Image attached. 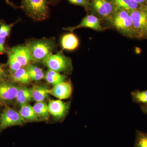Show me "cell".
Returning <instances> with one entry per match:
<instances>
[{"instance_id": "6da1fadb", "label": "cell", "mask_w": 147, "mask_h": 147, "mask_svg": "<svg viewBox=\"0 0 147 147\" xmlns=\"http://www.w3.org/2000/svg\"><path fill=\"white\" fill-rule=\"evenodd\" d=\"M26 45L30 50L32 61L36 63H43L56 48L55 39L52 38L31 40Z\"/></svg>"}, {"instance_id": "7a4b0ae2", "label": "cell", "mask_w": 147, "mask_h": 147, "mask_svg": "<svg viewBox=\"0 0 147 147\" xmlns=\"http://www.w3.org/2000/svg\"><path fill=\"white\" fill-rule=\"evenodd\" d=\"M48 4V0H22L20 8L32 19L42 21L49 17Z\"/></svg>"}, {"instance_id": "3957f363", "label": "cell", "mask_w": 147, "mask_h": 147, "mask_svg": "<svg viewBox=\"0 0 147 147\" xmlns=\"http://www.w3.org/2000/svg\"><path fill=\"white\" fill-rule=\"evenodd\" d=\"M109 21L114 28L122 34L136 38L131 17L127 11L117 9Z\"/></svg>"}, {"instance_id": "277c9868", "label": "cell", "mask_w": 147, "mask_h": 147, "mask_svg": "<svg viewBox=\"0 0 147 147\" xmlns=\"http://www.w3.org/2000/svg\"><path fill=\"white\" fill-rule=\"evenodd\" d=\"M136 38H147V5L129 11Z\"/></svg>"}, {"instance_id": "5b68a950", "label": "cell", "mask_w": 147, "mask_h": 147, "mask_svg": "<svg viewBox=\"0 0 147 147\" xmlns=\"http://www.w3.org/2000/svg\"><path fill=\"white\" fill-rule=\"evenodd\" d=\"M42 63L49 69L59 73H69L72 70L71 59L61 52L52 54Z\"/></svg>"}, {"instance_id": "8992f818", "label": "cell", "mask_w": 147, "mask_h": 147, "mask_svg": "<svg viewBox=\"0 0 147 147\" xmlns=\"http://www.w3.org/2000/svg\"><path fill=\"white\" fill-rule=\"evenodd\" d=\"M89 9L98 18L108 20L117 9L111 0H90Z\"/></svg>"}, {"instance_id": "52a82bcc", "label": "cell", "mask_w": 147, "mask_h": 147, "mask_svg": "<svg viewBox=\"0 0 147 147\" xmlns=\"http://www.w3.org/2000/svg\"><path fill=\"white\" fill-rule=\"evenodd\" d=\"M25 122L19 112L11 107H7L0 117V130L9 127L22 125Z\"/></svg>"}, {"instance_id": "ba28073f", "label": "cell", "mask_w": 147, "mask_h": 147, "mask_svg": "<svg viewBox=\"0 0 147 147\" xmlns=\"http://www.w3.org/2000/svg\"><path fill=\"white\" fill-rule=\"evenodd\" d=\"M8 57L21 64L23 67H26L32 61L30 50L26 45L12 47L9 52Z\"/></svg>"}, {"instance_id": "9c48e42d", "label": "cell", "mask_w": 147, "mask_h": 147, "mask_svg": "<svg viewBox=\"0 0 147 147\" xmlns=\"http://www.w3.org/2000/svg\"><path fill=\"white\" fill-rule=\"evenodd\" d=\"M19 87L6 80L0 82V101L8 103L15 100Z\"/></svg>"}, {"instance_id": "30bf717a", "label": "cell", "mask_w": 147, "mask_h": 147, "mask_svg": "<svg viewBox=\"0 0 147 147\" xmlns=\"http://www.w3.org/2000/svg\"><path fill=\"white\" fill-rule=\"evenodd\" d=\"M81 28H89L94 30L100 31L104 30L102 27L100 19L94 14H88L82 19L80 24L75 26L66 28L64 30L72 32Z\"/></svg>"}, {"instance_id": "8fae6325", "label": "cell", "mask_w": 147, "mask_h": 147, "mask_svg": "<svg viewBox=\"0 0 147 147\" xmlns=\"http://www.w3.org/2000/svg\"><path fill=\"white\" fill-rule=\"evenodd\" d=\"M72 88L69 82H63L54 86L48 90L49 94L59 98L60 100L65 99L70 97L72 93Z\"/></svg>"}, {"instance_id": "7c38bea8", "label": "cell", "mask_w": 147, "mask_h": 147, "mask_svg": "<svg viewBox=\"0 0 147 147\" xmlns=\"http://www.w3.org/2000/svg\"><path fill=\"white\" fill-rule=\"evenodd\" d=\"M47 105L50 114L58 119L63 118L69 108L68 104L60 99L51 100Z\"/></svg>"}, {"instance_id": "4fadbf2b", "label": "cell", "mask_w": 147, "mask_h": 147, "mask_svg": "<svg viewBox=\"0 0 147 147\" xmlns=\"http://www.w3.org/2000/svg\"><path fill=\"white\" fill-rule=\"evenodd\" d=\"M61 45L63 50L73 51L79 46V39L72 32L66 34L62 36L61 39Z\"/></svg>"}, {"instance_id": "5bb4252c", "label": "cell", "mask_w": 147, "mask_h": 147, "mask_svg": "<svg viewBox=\"0 0 147 147\" xmlns=\"http://www.w3.org/2000/svg\"><path fill=\"white\" fill-rule=\"evenodd\" d=\"M19 112L25 121L36 122L42 120L36 113L33 106L29 104L21 105Z\"/></svg>"}, {"instance_id": "9a60e30c", "label": "cell", "mask_w": 147, "mask_h": 147, "mask_svg": "<svg viewBox=\"0 0 147 147\" xmlns=\"http://www.w3.org/2000/svg\"><path fill=\"white\" fill-rule=\"evenodd\" d=\"M32 99V89L26 87L19 86L15 99L17 103L21 106L28 104Z\"/></svg>"}, {"instance_id": "2e32d148", "label": "cell", "mask_w": 147, "mask_h": 147, "mask_svg": "<svg viewBox=\"0 0 147 147\" xmlns=\"http://www.w3.org/2000/svg\"><path fill=\"white\" fill-rule=\"evenodd\" d=\"M13 81L22 84H28L31 81L27 67H22L11 73Z\"/></svg>"}, {"instance_id": "e0dca14e", "label": "cell", "mask_w": 147, "mask_h": 147, "mask_svg": "<svg viewBox=\"0 0 147 147\" xmlns=\"http://www.w3.org/2000/svg\"><path fill=\"white\" fill-rule=\"evenodd\" d=\"M117 9L131 11L139 8V5L133 0H111Z\"/></svg>"}, {"instance_id": "ac0fdd59", "label": "cell", "mask_w": 147, "mask_h": 147, "mask_svg": "<svg viewBox=\"0 0 147 147\" xmlns=\"http://www.w3.org/2000/svg\"><path fill=\"white\" fill-rule=\"evenodd\" d=\"M65 76L59 72L48 69L45 74L44 79L53 86L65 82Z\"/></svg>"}, {"instance_id": "d6986e66", "label": "cell", "mask_w": 147, "mask_h": 147, "mask_svg": "<svg viewBox=\"0 0 147 147\" xmlns=\"http://www.w3.org/2000/svg\"><path fill=\"white\" fill-rule=\"evenodd\" d=\"M32 99L36 102H43L49 94L48 89L41 86H35L32 88Z\"/></svg>"}, {"instance_id": "ffe728a7", "label": "cell", "mask_w": 147, "mask_h": 147, "mask_svg": "<svg viewBox=\"0 0 147 147\" xmlns=\"http://www.w3.org/2000/svg\"><path fill=\"white\" fill-rule=\"evenodd\" d=\"M34 111L41 119L47 120L49 117L48 105L43 102H37L33 106Z\"/></svg>"}, {"instance_id": "44dd1931", "label": "cell", "mask_w": 147, "mask_h": 147, "mask_svg": "<svg viewBox=\"0 0 147 147\" xmlns=\"http://www.w3.org/2000/svg\"><path fill=\"white\" fill-rule=\"evenodd\" d=\"M26 67L31 80L39 81L44 79L45 74L41 68H39L33 64L30 63Z\"/></svg>"}, {"instance_id": "7402d4cb", "label": "cell", "mask_w": 147, "mask_h": 147, "mask_svg": "<svg viewBox=\"0 0 147 147\" xmlns=\"http://www.w3.org/2000/svg\"><path fill=\"white\" fill-rule=\"evenodd\" d=\"M131 94L134 102L141 105L147 104V90L134 91L131 92Z\"/></svg>"}, {"instance_id": "603a6c76", "label": "cell", "mask_w": 147, "mask_h": 147, "mask_svg": "<svg viewBox=\"0 0 147 147\" xmlns=\"http://www.w3.org/2000/svg\"><path fill=\"white\" fill-rule=\"evenodd\" d=\"M134 147H147V133L136 131Z\"/></svg>"}, {"instance_id": "cb8c5ba5", "label": "cell", "mask_w": 147, "mask_h": 147, "mask_svg": "<svg viewBox=\"0 0 147 147\" xmlns=\"http://www.w3.org/2000/svg\"><path fill=\"white\" fill-rule=\"evenodd\" d=\"M13 25H8L0 21V37L7 38L10 34Z\"/></svg>"}, {"instance_id": "d4e9b609", "label": "cell", "mask_w": 147, "mask_h": 147, "mask_svg": "<svg viewBox=\"0 0 147 147\" xmlns=\"http://www.w3.org/2000/svg\"><path fill=\"white\" fill-rule=\"evenodd\" d=\"M51 2H55L59 0H51ZM69 2L75 5L83 7L86 9H88L89 7L90 0H66Z\"/></svg>"}, {"instance_id": "484cf974", "label": "cell", "mask_w": 147, "mask_h": 147, "mask_svg": "<svg viewBox=\"0 0 147 147\" xmlns=\"http://www.w3.org/2000/svg\"><path fill=\"white\" fill-rule=\"evenodd\" d=\"M8 75V71L5 65L0 64V82L5 81Z\"/></svg>"}, {"instance_id": "4316f807", "label": "cell", "mask_w": 147, "mask_h": 147, "mask_svg": "<svg viewBox=\"0 0 147 147\" xmlns=\"http://www.w3.org/2000/svg\"><path fill=\"white\" fill-rule=\"evenodd\" d=\"M6 40V38L0 37V54H4L7 52L5 47Z\"/></svg>"}, {"instance_id": "83f0119b", "label": "cell", "mask_w": 147, "mask_h": 147, "mask_svg": "<svg viewBox=\"0 0 147 147\" xmlns=\"http://www.w3.org/2000/svg\"><path fill=\"white\" fill-rule=\"evenodd\" d=\"M139 5H147V0H133Z\"/></svg>"}, {"instance_id": "f1b7e54d", "label": "cell", "mask_w": 147, "mask_h": 147, "mask_svg": "<svg viewBox=\"0 0 147 147\" xmlns=\"http://www.w3.org/2000/svg\"><path fill=\"white\" fill-rule=\"evenodd\" d=\"M141 108L142 112L147 115V104L144 105H141Z\"/></svg>"}, {"instance_id": "f546056e", "label": "cell", "mask_w": 147, "mask_h": 147, "mask_svg": "<svg viewBox=\"0 0 147 147\" xmlns=\"http://www.w3.org/2000/svg\"><path fill=\"white\" fill-rule=\"evenodd\" d=\"M6 3L8 5H9L11 6L12 7H14V8H18V7L13 5L12 3L9 0H5Z\"/></svg>"}]
</instances>
